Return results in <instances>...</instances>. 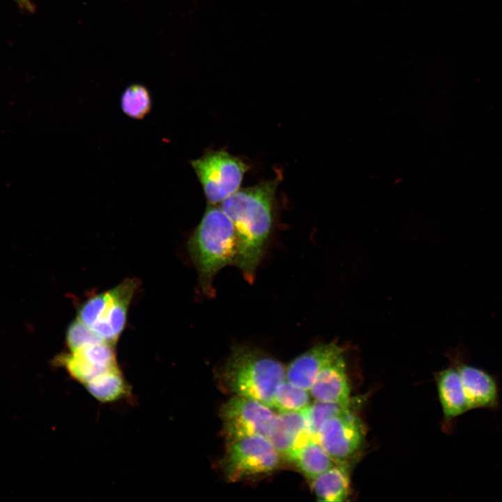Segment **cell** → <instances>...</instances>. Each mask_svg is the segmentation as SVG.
Listing matches in <instances>:
<instances>
[{"label":"cell","instance_id":"obj_8","mask_svg":"<svg viewBox=\"0 0 502 502\" xmlns=\"http://www.w3.org/2000/svg\"><path fill=\"white\" fill-rule=\"evenodd\" d=\"M364 436L360 419L349 409L326 419L316 440L336 464L349 463L361 448Z\"/></svg>","mask_w":502,"mask_h":502},{"label":"cell","instance_id":"obj_18","mask_svg":"<svg viewBox=\"0 0 502 502\" xmlns=\"http://www.w3.org/2000/svg\"><path fill=\"white\" fill-rule=\"evenodd\" d=\"M310 394L309 390L296 386L285 379L275 390L272 408L280 412L301 411L310 404Z\"/></svg>","mask_w":502,"mask_h":502},{"label":"cell","instance_id":"obj_20","mask_svg":"<svg viewBox=\"0 0 502 502\" xmlns=\"http://www.w3.org/2000/svg\"><path fill=\"white\" fill-rule=\"evenodd\" d=\"M350 409L341 404L315 401L302 410L312 437L316 436L321 424L328 418ZM317 441V440H316Z\"/></svg>","mask_w":502,"mask_h":502},{"label":"cell","instance_id":"obj_1","mask_svg":"<svg viewBox=\"0 0 502 502\" xmlns=\"http://www.w3.org/2000/svg\"><path fill=\"white\" fill-rule=\"evenodd\" d=\"M281 177L238 189L219 206L231 219L237 236L235 264L253 282L274 222L275 192Z\"/></svg>","mask_w":502,"mask_h":502},{"label":"cell","instance_id":"obj_5","mask_svg":"<svg viewBox=\"0 0 502 502\" xmlns=\"http://www.w3.org/2000/svg\"><path fill=\"white\" fill-rule=\"evenodd\" d=\"M281 456L264 436L243 438L228 446L222 462L224 476L236 482L271 473L279 467Z\"/></svg>","mask_w":502,"mask_h":502},{"label":"cell","instance_id":"obj_19","mask_svg":"<svg viewBox=\"0 0 502 502\" xmlns=\"http://www.w3.org/2000/svg\"><path fill=\"white\" fill-rule=\"evenodd\" d=\"M87 390L101 402H111L121 397L127 390L119 370L108 373L86 386Z\"/></svg>","mask_w":502,"mask_h":502},{"label":"cell","instance_id":"obj_17","mask_svg":"<svg viewBox=\"0 0 502 502\" xmlns=\"http://www.w3.org/2000/svg\"><path fill=\"white\" fill-rule=\"evenodd\" d=\"M121 108L128 117L142 120L151 111L152 99L149 90L139 84H131L123 92Z\"/></svg>","mask_w":502,"mask_h":502},{"label":"cell","instance_id":"obj_16","mask_svg":"<svg viewBox=\"0 0 502 502\" xmlns=\"http://www.w3.org/2000/svg\"><path fill=\"white\" fill-rule=\"evenodd\" d=\"M308 479L312 480L336 463L315 439H310L296 448L289 457Z\"/></svg>","mask_w":502,"mask_h":502},{"label":"cell","instance_id":"obj_14","mask_svg":"<svg viewBox=\"0 0 502 502\" xmlns=\"http://www.w3.org/2000/svg\"><path fill=\"white\" fill-rule=\"evenodd\" d=\"M436 383L446 421L457 418L470 410L459 373L454 366L439 372Z\"/></svg>","mask_w":502,"mask_h":502},{"label":"cell","instance_id":"obj_12","mask_svg":"<svg viewBox=\"0 0 502 502\" xmlns=\"http://www.w3.org/2000/svg\"><path fill=\"white\" fill-rule=\"evenodd\" d=\"M267 439L281 455L289 458L296 448L313 438L301 410L275 415Z\"/></svg>","mask_w":502,"mask_h":502},{"label":"cell","instance_id":"obj_6","mask_svg":"<svg viewBox=\"0 0 502 502\" xmlns=\"http://www.w3.org/2000/svg\"><path fill=\"white\" fill-rule=\"evenodd\" d=\"M208 204H220L236 192L249 166L225 151H208L190 161Z\"/></svg>","mask_w":502,"mask_h":502},{"label":"cell","instance_id":"obj_15","mask_svg":"<svg viewBox=\"0 0 502 502\" xmlns=\"http://www.w3.org/2000/svg\"><path fill=\"white\" fill-rule=\"evenodd\" d=\"M349 473L348 463L335 464L310 480L312 491L321 501H345L351 492Z\"/></svg>","mask_w":502,"mask_h":502},{"label":"cell","instance_id":"obj_2","mask_svg":"<svg viewBox=\"0 0 502 502\" xmlns=\"http://www.w3.org/2000/svg\"><path fill=\"white\" fill-rule=\"evenodd\" d=\"M187 248L197 271L201 291L208 296H214L215 276L222 268L234 265L238 253L234 226L220 206L208 205Z\"/></svg>","mask_w":502,"mask_h":502},{"label":"cell","instance_id":"obj_7","mask_svg":"<svg viewBox=\"0 0 502 502\" xmlns=\"http://www.w3.org/2000/svg\"><path fill=\"white\" fill-rule=\"evenodd\" d=\"M222 431L227 445L243 438L267 437L275 416L271 407L254 399L234 395L220 409Z\"/></svg>","mask_w":502,"mask_h":502},{"label":"cell","instance_id":"obj_10","mask_svg":"<svg viewBox=\"0 0 502 502\" xmlns=\"http://www.w3.org/2000/svg\"><path fill=\"white\" fill-rule=\"evenodd\" d=\"M453 363L459 373L469 409L496 411L500 404V390L496 376L457 357Z\"/></svg>","mask_w":502,"mask_h":502},{"label":"cell","instance_id":"obj_21","mask_svg":"<svg viewBox=\"0 0 502 502\" xmlns=\"http://www.w3.org/2000/svg\"><path fill=\"white\" fill-rule=\"evenodd\" d=\"M19 1H20L22 3H24L26 6L29 5V0H19Z\"/></svg>","mask_w":502,"mask_h":502},{"label":"cell","instance_id":"obj_3","mask_svg":"<svg viewBox=\"0 0 502 502\" xmlns=\"http://www.w3.org/2000/svg\"><path fill=\"white\" fill-rule=\"evenodd\" d=\"M286 368L273 356L248 345L233 347L220 372L225 388L234 395L250 397L272 408Z\"/></svg>","mask_w":502,"mask_h":502},{"label":"cell","instance_id":"obj_9","mask_svg":"<svg viewBox=\"0 0 502 502\" xmlns=\"http://www.w3.org/2000/svg\"><path fill=\"white\" fill-rule=\"evenodd\" d=\"M114 344L103 339L83 344L56 358L72 376L85 386L100 377L119 370Z\"/></svg>","mask_w":502,"mask_h":502},{"label":"cell","instance_id":"obj_13","mask_svg":"<svg viewBox=\"0 0 502 502\" xmlns=\"http://www.w3.org/2000/svg\"><path fill=\"white\" fill-rule=\"evenodd\" d=\"M343 354L326 365L316 377L309 390L315 401L350 406V388Z\"/></svg>","mask_w":502,"mask_h":502},{"label":"cell","instance_id":"obj_4","mask_svg":"<svg viewBox=\"0 0 502 502\" xmlns=\"http://www.w3.org/2000/svg\"><path fill=\"white\" fill-rule=\"evenodd\" d=\"M138 285L137 280L128 278L90 296L78 307L77 319L115 345L126 328L129 306Z\"/></svg>","mask_w":502,"mask_h":502},{"label":"cell","instance_id":"obj_11","mask_svg":"<svg viewBox=\"0 0 502 502\" xmlns=\"http://www.w3.org/2000/svg\"><path fill=\"white\" fill-rule=\"evenodd\" d=\"M342 353V347L334 342L317 344L289 363L285 379L296 386L310 390L319 372Z\"/></svg>","mask_w":502,"mask_h":502}]
</instances>
